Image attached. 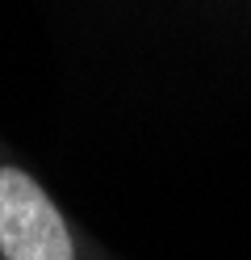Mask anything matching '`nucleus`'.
<instances>
[{"instance_id":"nucleus-1","label":"nucleus","mask_w":251,"mask_h":260,"mask_svg":"<svg viewBox=\"0 0 251 260\" xmlns=\"http://www.w3.org/2000/svg\"><path fill=\"white\" fill-rule=\"evenodd\" d=\"M0 260H80L55 198L9 155H0Z\"/></svg>"}]
</instances>
